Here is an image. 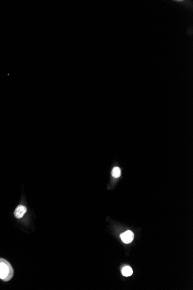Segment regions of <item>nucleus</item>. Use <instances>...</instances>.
Segmentation results:
<instances>
[{"label": "nucleus", "instance_id": "obj_1", "mask_svg": "<svg viewBox=\"0 0 193 290\" xmlns=\"http://www.w3.org/2000/svg\"><path fill=\"white\" fill-rule=\"evenodd\" d=\"M13 269L9 262L0 258V279L4 281H8L13 277Z\"/></svg>", "mask_w": 193, "mask_h": 290}, {"label": "nucleus", "instance_id": "obj_2", "mask_svg": "<svg viewBox=\"0 0 193 290\" xmlns=\"http://www.w3.org/2000/svg\"><path fill=\"white\" fill-rule=\"evenodd\" d=\"M120 238L123 243L129 244L130 243L134 238V235L131 230H127L124 233H123L120 235Z\"/></svg>", "mask_w": 193, "mask_h": 290}, {"label": "nucleus", "instance_id": "obj_3", "mask_svg": "<svg viewBox=\"0 0 193 290\" xmlns=\"http://www.w3.org/2000/svg\"><path fill=\"white\" fill-rule=\"evenodd\" d=\"M27 207L24 205H19L14 211V216L18 219H21L27 212Z\"/></svg>", "mask_w": 193, "mask_h": 290}, {"label": "nucleus", "instance_id": "obj_4", "mask_svg": "<svg viewBox=\"0 0 193 290\" xmlns=\"http://www.w3.org/2000/svg\"><path fill=\"white\" fill-rule=\"evenodd\" d=\"M132 273H133V270L132 268L128 266L124 267L122 269V274L123 276L126 277H129L131 276Z\"/></svg>", "mask_w": 193, "mask_h": 290}, {"label": "nucleus", "instance_id": "obj_5", "mask_svg": "<svg viewBox=\"0 0 193 290\" xmlns=\"http://www.w3.org/2000/svg\"><path fill=\"white\" fill-rule=\"evenodd\" d=\"M112 175L115 178H119L121 176L120 169L118 167H114L112 172Z\"/></svg>", "mask_w": 193, "mask_h": 290}]
</instances>
